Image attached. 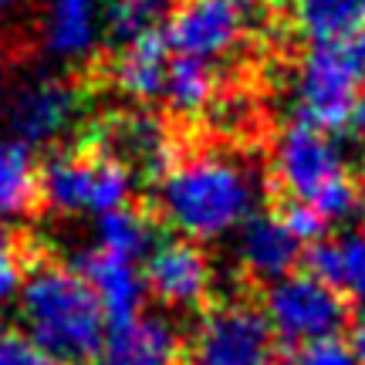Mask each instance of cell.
<instances>
[{
	"label": "cell",
	"instance_id": "obj_7",
	"mask_svg": "<svg viewBox=\"0 0 365 365\" xmlns=\"http://www.w3.org/2000/svg\"><path fill=\"white\" fill-rule=\"evenodd\" d=\"M264 318L274 339L287 345H308L318 339H331L345 328V298L335 287L312 271H287L277 281H267Z\"/></svg>",
	"mask_w": 365,
	"mask_h": 365
},
{
	"label": "cell",
	"instance_id": "obj_17",
	"mask_svg": "<svg viewBox=\"0 0 365 365\" xmlns=\"http://www.w3.org/2000/svg\"><path fill=\"white\" fill-rule=\"evenodd\" d=\"M308 261L312 274H318L341 298H349L359 312H365V234H345L339 240L314 244Z\"/></svg>",
	"mask_w": 365,
	"mask_h": 365
},
{
	"label": "cell",
	"instance_id": "obj_29",
	"mask_svg": "<svg viewBox=\"0 0 365 365\" xmlns=\"http://www.w3.org/2000/svg\"><path fill=\"white\" fill-rule=\"evenodd\" d=\"M7 91H11V85H7V71L0 68V108H4V102H7Z\"/></svg>",
	"mask_w": 365,
	"mask_h": 365
},
{
	"label": "cell",
	"instance_id": "obj_3",
	"mask_svg": "<svg viewBox=\"0 0 365 365\" xmlns=\"http://www.w3.org/2000/svg\"><path fill=\"white\" fill-rule=\"evenodd\" d=\"M271 170L287 200L312 207L328 227L352 217L359 207V182L339 139L308 118H294L281 129Z\"/></svg>",
	"mask_w": 365,
	"mask_h": 365
},
{
	"label": "cell",
	"instance_id": "obj_23",
	"mask_svg": "<svg viewBox=\"0 0 365 365\" xmlns=\"http://www.w3.org/2000/svg\"><path fill=\"white\" fill-rule=\"evenodd\" d=\"M284 365H362L359 355L349 341H341L339 335L331 339H318L308 345H294V352L287 355Z\"/></svg>",
	"mask_w": 365,
	"mask_h": 365
},
{
	"label": "cell",
	"instance_id": "obj_22",
	"mask_svg": "<svg viewBox=\"0 0 365 365\" xmlns=\"http://www.w3.org/2000/svg\"><path fill=\"white\" fill-rule=\"evenodd\" d=\"M105 31L115 38H135L145 31H156L159 17L170 11V0H102Z\"/></svg>",
	"mask_w": 365,
	"mask_h": 365
},
{
	"label": "cell",
	"instance_id": "obj_20",
	"mask_svg": "<svg viewBox=\"0 0 365 365\" xmlns=\"http://www.w3.org/2000/svg\"><path fill=\"white\" fill-rule=\"evenodd\" d=\"M159 98H166V105H170L173 112H180V115H200L217 98L213 65L176 54V61H170V68H166L163 95Z\"/></svg>",
	"mask_w": 365,
	"mask_h": 365
},
{
	"label": "cell",
	"instance_id": "obj_10",
	"mask_svg": "<svg viewBox=\"0 0 365 365\" xmlns=\"http://www.w3.org/2000/svg\"><path fill=\"white\" fill-rule=\"evenodd\" d=\"M143 261L145 294L163 301L166 308L190 312L207 301L210 287H213V267L196 240H186V237L156 240L145 250Z\"/></svg>",
	"mask_w": 365,
	"mask_h": 365
},
{
	"label": "cell",
	"instance_id": "obj_27",
	"mask_svg": "<svg viewBox=\"0 0 365 365\" xmlns=\"http://www.w3.org/2000/svg\"><path fill=\"white\" fill-rule=\"evenodd\" d=\"M352 349H355V355H359V362L365 365V322H362V325H359V331H355Z\"/></svg>",
	"mask_w": 365,
	"mask_h": 365
},
{
	"label": "cell",
	"instance_id": "obj_14",
	"mask_svg": "<svg viewBox=\"0 0 365 365\" xmlns=\"http://www.w3.org/2000/svg\"><path fill=\"white\" fill-rule=\"evenodd\" d=\"M98 365H180V339L170 322L135 314L105 335Z\"/></svg>",
	"mask_w": 365,
	"mask_h": 365
},
{
	"label": "cell",
	"instance_id": "obj_28",
	"mask_svg": "<svg viewBox=\"0 0 365 365\" xmlns=\"http://www.w3.org/2000/svg\"><path fill=\"white\" fill-rule=\"evenodd\" d=\"M21 4H24V0H0V21H4V17H11Z\"/></svg>",
	"mask_w": 365,
	"mask_h": 365
},
{
	"label": "cell",
	"instance_id": "obj_1",
	"mask_svg": "<svg viewBox=\"0 0 365 365\" xmlns=\"http://www.w3.org/2000/svg\"><path fill=\"white\" fill-rule=\"evenodd\" d=\"M264 196L261 173L237 153L207 149L170 163L156 180V207L163 220L186 240H223L257 213Z\"/></svg>",
	"mask_w": 365,
	"mask_h": 365
},
{
	"label": "cell",
	"instance_id": "obj_21",
	"mask_svg": "<svg viewBox=\"0 0 365 365\" xmlns=\"http://www.w3.org/2000/svg\"><path fill=\"white\" fill-rule=\"evenodd\" d=\"M156 244V227L145 217L143 210L135 207H115L95 217V247L112 250L118 257H132V261H143L145 250Z\"/></svg>",
	"mask_w": 365,
	"mask_h": 365
},
{
	"label": "cell",
	"instance_id": "obj_13",
	"mask_svg": "<svg viewBox=\"0 0 365 365\" xmlns=\"http://www.w3.org/2000/svg\"><path fill=\"white\" fill-rule=\"evenodd\" d=\"M234 234H237L234 254L240 267L250 277L264 281V284L284 277L287 271H294L301 247H304L281 213H250Z\"/></svg>",
	"mask_w": 365,
	"mask_h": 365
},
{
	"label": "cell",
	"instance_id": "obj_16",
	"mask_svg": "<svg viewBox=\"0 0 365 365\" xmlns=\"http://www.w3.org/2000/svg\"><path fill=\"white\" fill-rule=\"evenodd\" d=\"M170 68V44L159 31L125 38L112 61V85L132 102H153L163 95V78Z\"/></svg>",
	"mask_w": 365,
	"mask_h": 365
},
{
	"label": "cell",
	"instance_id": "obj_24",
	"mask_svg": "<svg viewBox=\"0 0 365 365\" xmlns=\"http://www.w3.org/2000/svg\"><path fill=\"white\" fill-rule=\"evenodd\" d=\"M0 365H65L31 341L21 328H0Z\"/></svg>",
	"mask_w": 365,
	"mask_h": 365
},
{
	"label": "cell",
	"instance_id": "obj_25",
	"mask_svg": "<svg viewBox=\"0 0 365 365\" xmlns=\"http://www.w3.org/2000/svg\"><path fill=\"white\" fill-rule=\"evenodd\" d=\"M24 254H21V244L14 240L7 230H4V220H0V304L14 301L17 287L24 281Z\"/></svg>",
	"mask_w": 365,
	"mask_h": 365
},
{
	"label": "cell",
	"instance_id": "obj_11",
	"mask_svg": "<svg viewBox=\"0 0 365 365\" xmlns=\"http://www.w3.org/2000/svg\"><path fill=\"white\" fill-rule=\"evenodd\" d=\"M38 38L44 54L61 65L91 61L105 41L102 0H44L38 14Z\"/></svg>",
	"mask_w": 365,
	"mask_h": 365
},
{
	"label": "cell",
	"instance_id": "obj_2",
	"mask_svg": "<svg viewBox=\"0 0 365 365\" xmlns=\"http://www.w3.org/2000/svg\"><path fill=\"white\" fill-rule=\"evenodd\" d=\"M14 298L21 331L58 362L85 365L95 362V355L102 352L108 322L75 267L41 264L24 274Z\"/></svg>",
	"mask_w": 365,
	"mask_h": 365
},
{
	"label": "cell",
	"instance_id": "obj_15",
	"mask_svg": "<svg viewBox=\"0 0 365 365\" xmlns=\"http://www.w3.org/2000/svg\"><path fill=\"white\" fill-rule=\"evenodd\" d=\"M102 149L122 159L125 166H139L145 173H163L173 163L170 132L156 115L132 112V115H115L112 122H102Z\"/></svg>",
	"mask_w": 365,
	"mask_h": 365
},
{
	"label": "cell",
	"instance_id": "obj_12",
	"mask_svg": "<svg viewBox=\"0 0 365 365\" xmlns=\"http://www.w3.org/2000/svg\"><path fill=\"white\" fill-rule=\"evenodd\" d=\"M75 271L85 277V284L91 287V294L102 308L108 328L122 325L135 314H143L145 304V281H143V267L132 257H118L112 250L91 247L78 257Z\"/></svg>",
	"mask_w": 365,
	"mask_h": 365
},
{
	"label": "cell",
	"instance_id": "obj_18",
	"mask_svg": "<svg viewBox=\"0 0 365 365\" xmlns=\"http://www.w3.org/2000/svg\"><path fill=\"white\" fill-rule=\"evenodd\" d=\"M291 14L308 41L352 38L365 31V0H294Z\"/></svg>",
	"mask_w": 365,
	"mask_h": 365
},
{
	"label": "cell",
	"instance_id": "obj_5",
	"mask_svg": "<svg viewBox=\"0 0 365 365\" xmlns=\"http://www.w3.org/2000/svg\"><path fill=\"white\" fill-rule=\"evenodd\" d=\"M135 176L105 149L61 153L38 170V196L58 217H102L132 203Z\"/></svg>",
	"mask_w": 365,
	"mask_h": 365
},
{
	"label": "cell",
	"instance_id": "obj_6",
	"mask_svg": "<svg viewBox=\"0 0 365 365\" xmlns=\"http://www.w3.org/2000/svg\"><path fill=\"white\" fill-rule=\"evenodd\" d=\"M274 331L257 304L217 301L196 318L186 341V365H271Z\"/></svg>",
	"mask_w": 365,
	"mask_h": 365
},
{
	"label": "cell",
	"instance_id": "obj_26",
	"mask_svg": "<svg viewBox=\"0 0 365 365\" xmlns=\"http://www.w3.org/2000/svg\"><path fill=\"white\" fill-rule=\"evenodd\" d=\"M281 217L287 220V227L294 230V237H298L301 244H304V240H318V237L328 230V223L322 220L312 207H301V203H291Z\"/></svg>",
	"mask_w": 365,
	"mask_h": 365
},
{
	"label": "cell",
	"instance_id": "obj_9",
	"mask_svg": "<svg viewBox=\"0 0 365 365\" xmlns=\"http://www.w3.org/2000/svg\"><path fill=\"white\" fill-rule=\"evenodd\" d=\"M4 115L11 139L24 143L27 149L54 145L78 125L81 95L61 75H34L7 91Z\"/></svg>",
	"mask_w": 365,
	"mask_h": 365
},
{
	"label": "cell",
	"instance_id": "obj_4",
	"mask_svg": "<svg viewBox=\"0 0 365 365\" xmlns=\"http://www.w3.org/2000/svg\"><path fill=\"white\" fill-rule=\"evenodd\" d=\"M301 118L328 132H341L365 102V34L312 41L294 71Z\"/></svg>",
	"mask_w": 365,
	"mask_h": 365
},
{
	"label": "cell",
	"instance_id": "obj_19",
	"mask_svg": "<svg viewBox=\"0 0 365 365\" xmlns=\"http://www.w3.org/2000/svg\"><path fill=\"white\" fill-rule=\"evenodd\" d=\"M38 200V166L17 139H0V220L24 217Z\"/></svg>",
	"mask_w": 365,
	"mask_h": 365
},
{
	"label": "cell",
	"instance_id": "obj_8",
	"mask_svg": "<svg viewBox=\"0 0 365 365\" xmlns=\"http://www.w3.org/2000/svg\"><path fill=\"white\" fill-rule=\"evenodd\" d=\"M250 27L254 11L247 0H182L170 14L163 38L182 58L217 65L247 44Z\"/></svg>",
	"mask_w": 365,
	"mask_h": 365
}]
</instances>
